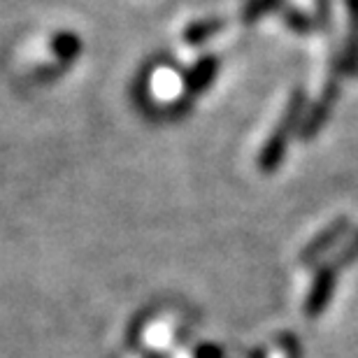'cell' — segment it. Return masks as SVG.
<instances>
[{
  "label": "cell",
  "mask_w": 358,
  "mask_h": 358,
  "mask_svg": "<svg viewBox=\"0 0 358 358\" xmlns=\"http://www.w3.org/2000/svg\"><path fill=\"white\" fill-rule=\"evenodd\" d=\"M305 105H307V96H305V89H296L291 93L289 103H286V110L279 119L277 128L272 131V135L268 138V142L263 145L261 149V156H259V168L261 173H275V170L284 163V156H286V147L293 138V133L300 131L303 126V119H305Z\"/></svg>",
  "instance_id": "1"
},
{
  "label": "cell",
  "mask_w": 358,
  "mask_h": 358,
  "mask_svg": "<svg viewBox=\"0 0 358 358\" xmlns=\"http://www.w3.org/2000/svg\"><path fill=\"white\" fill-rule=\"evenodd\" d=\"M342 68H340V63L335 61V68H333V73L331 77H328V82H326V87L324 91H321V96L317 103L312 105V110L305 114V119H303V126H300V140H312L314 135H319L321 128L326 126V121L331 119V114H333V107L335 103H338V98H340V89H342Z\"/></svg>",
  "instance_id": "2"
},
{
  "label": "cell",
  "mask_w": 358,
  "mask_h": 358,
  "mask_svg": "<svg viewBox=\"0 0 358 358\" xmlns=\"http://www.w3.org/2000/svg\"><path fill=\"white\" fill-rule=\"evenodd\" d=\"M338 275H340V270L335 268L331 261L324 263V266H319L317 275H314L312 289H310V293H307V300H305L307 317H312V319L319 317V314L328 307V303H331V298H333Z\"/></svg>",
  "instance_id": "3"
},
{
  "label": "cell",
  "mask_w": 358,
  "mask_h": 358,
  "mask_svg": "<svg viewBox=\"0 0 358 358\" xmlns=\"http://www.w3.org/2000/svg\"><path fill=\"white\" fill-rule=\"evenodd\" d=\"M349 219L347 217H338L333 221L331 226L324 228L317 238H314L310 245H307L303 249V254H300V263L307 268L317 266V261L321 259V256H326L328 252H331L333 247H338L342 240H345V235L349 233Z\"/></svg>",
  "instance_id": "4"
},
{
  "label": "cell",
  "mask_w": 358,
  "mask_h": 358,
  "mask_svg": "<svg viewBox=\"0 0 358 358\" xmlns=\"http://www.w3.org/2000/svg\"><path fill=\"white\" fill-rule=\"evenodd\" d=\"M347 5V40L338 56L345 77L358 80V0H345Z\"/></svg>",
  "instance_id": "5"
},
{
  "label": "cell",
  "mask_w": 358,
  "mask_h": 358,
  "mask_svg": "<svg viewBox=\"0 0 358 358\" xmlns=\"http://www.w3.org/2000/svg\"><path fill=\"white\" fill-rule=\"evenodd\" d=\"M219 73V59L214 54L200 56V59L193 63L189 73L184 75V89L189 96H200L203 91L212 87L214 77Z\"/></svg>",
  "instance_id": "6"
},
{
  "label": "cell",
  "mask_w": 358,
  "mask_h": 358,
  "mask_svg": "<svg viewBox=\"0 0 358 358\" xmlns=\"http://www.w3.org/2000/svg\"><path fill=\"white\" fill-rule=\"evenodd\" d=\"M52 52L56 54V63L61 66H70L82 54V38L70 31H61L52 38Z\"/></svg>",
  "instance_id": "7"
},
{
  "label": "cell",
  "mask_w": 358,
  "mask_h": 358,
  "mask_svg": "<svg viewBox=\"0 0 358 358\" xmlns=\"http://www.w3.org/2000/svg\"><path fill=\"white\" fill-rule=\"evenodd\" d=\"M221 28H224V21L221 19H200V21H193V24H189L184 28L182 38L189 47H200V45H205L210 38H214Z\"/></svg>",
  "instance_id": "8"
},
{
  "label": "cell",
  "mask_w": 358,
  "mask_h": 358,
  "mask_svg": "<svg viewBox=\"0 0 358 358\" xmlns=\"http://www.w3.org/2000/svg\"><path fill=\"white\" fill-rule=\"evenodd\" d=\"M284 0H247L245 7H242V21L245 24H256L261 17L272 12H282L284 10Z\"/></svg>",
  "instance_id": "9"
},
{
  "label": "cell",
  "mask_w": 358,
  "mask_h": 358,
  "mask_svg": "<svg viewBox=\"0 0 358 358\" xmlns=\"http://www.w3.org/2000/svg\"><path fill=\"white\" fill-rule=\"evenodd\" d=\"M282 19H284V24L298 35H307V33H312L314 28H317V21H314L310 14L300 12V10H296V7H291V5H284Z\"/></svg>",
  "instance_id": "10"
},
{
  "label": "cell",
  "mask_w": 358,
  "mask_h": 358,
  "mask_svg": "<svg viewBox=\"0 0 358 358\" xmlns=\"http://www.w3.org/2000/svg\"><path fill=\"white\" fill-rule=\"evenodd\" d=\"M356 261H358V231L345 242V245H342V247L338 249V254L333 256L331 263L342 272V270L349 268V266H352V263H356Z\"/></svg>",
  "instance_id": "11"
},
{
  "label": "cell",
  "mask_w": 358,
  "mask_h": 358,
  "mask_svg": "<svg viewBox=\"0 0 358 358\" xmlns=\"http://www.w3.org/2000/svg\"><path fill=\"white\" fill-rule=\"evenodd\" d=\"M217 356H219V352L214 347H203L198 352V358H217Z\"/></svg>",
  "instance_id": "12"
}]
</instances>
